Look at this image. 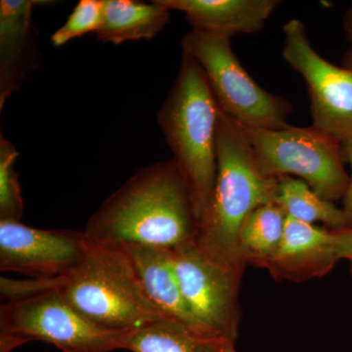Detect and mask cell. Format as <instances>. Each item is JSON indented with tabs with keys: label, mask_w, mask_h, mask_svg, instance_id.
<instances>
[{
	"label": "cell",
	"mask_w": 352,
	"mask_h": 352,
	"mask_svg": "<svg viewBox=\"0 0 352 352\" xmlns=\"http://www.w3.org/2000/svg\"><path fill=\"white\" fill-rule=\"evenodd\" d=\"M103 21L104 0H80L65 24L51 36V43L60 47L89 32L97 34Z\"/></svg>",
	"instance_id": "obj_20"
},
{
	"label": "cell",
	"mask_w": 352,
	"mask_h": 352,
	"mask_svg": "<svg viewBox=\"0 0 352 352\" xmlns=\"http://www.w3.org/2000/svg\"><path fill=\"white\" fill-rule=\"evenodd\" d=\"M197 219L175 160L140 168L88 219L85 233L115 244L173 248L193 240Z\"/></svg>",
	"instance_id": "obj_2"
},
{
	"label": "cell",
	"mask_w": 352,
	"mask_h": 352,
	"mask_svg": "<svg viewBox=\"0 0 352 352\" xmlns=\"http://www.w3.org/2000/svg\"><path fill=\"white\" fill-rule=\"evenodd\" d=\"M170 11L157 0H104V21L97 32L102 43L122 44L152 39L170 22Z\"/></svg>",
	"instance_id": "obj_15"
},
{
	"label": "cell",
	"mask_w": 352,
	"mask_h": 352,
	"mask_svg": "<svg viewBox=\"0 0 352 352\" xmlns=\"http://www.w3.org/2000/svg\"><path fill=\"white\" fill-rule=\"evenodd\" d=\"M170 252L183 296L197 320L217 339L235 342L243 275L208 261L192 240L173 248Z\"/></svg>",
	"instance_id": "obj_9"
},
{
	"label": "cell",
	"mask_w": 352,
	"mask_h": 352,
	"mask_svg": "<svg viewBox=\"0 0 352 352\" xmlns=\"http://www.w3.org/2000/svg\"><path fill=\"white\" fill-rule=\"evenodd\" d=\"M219 113L200 65L182 52L179 71L157 120L188 186L198 221L210 204L217 179Z\"/></svg>",
	"instance_id": "obj_4"
},
{
	"label": "cell",
	"mask_w": 352,
	"mask_h": 352,
	"mask_svg": "<svg viewBox=\"0 0 352 352\" xmlns=\"http://www.w3.org/2000/svg\"><path fill=\"white\" fill-rule=\"evenodd\" d=\"M184 14L194 31L232 38L263 31L279 0H157Z\"/></svg>",
	"instance_id": "obj_13"
},
{
	"label": "cell",
	"mask_w": 352,
	"mask_h": 352,
	"mask_svg": "<svg viewBox=\"0 0 352 352\" xmlns=\"http://www.w3.org/2000/svg\"><path fill=\"white\" fill-rule=\"evenodd\" d=\"M217 154L214 192L192 242L208 261L243 275L241 230L256 208L276 201L278 179L264 175L244 129L221 110Z\"/></svg>",
	"instance_id": "obj_3"
},
{
	"label": "cell",
	"mask_w": 352,
	"mask_h": 352,
	"mask_svg": "<svg viewBox=\"0 0 352 352\" xmlns=\"http://www.w3.org/2000/svg\"><path fill=\"white\" fill-rule=\"evenodd\" d=\"M342 28L347 41L352 44V2L342 17Z\"/></svg>",
	"instance_id": "obj_23"
},
{
	"label": "cell",
	"mask_w": 352,
	"mask_h": 352,
	"mask_svg": "<svg viewBox=\"0 0 352 352\" xmlns=\"http://www.w3.org/2000/svg\"><path fill=\"white\" fill-rule=\"evenodd\" d=\"M120 245L131 258L146 294L166 318L179 322L201 335L219 340L199 323L187 305L173 267L170 249L138 244Z\"/></svg>",
	"instance_id": "obj_14"
},
{
	"label": "cell",
	"mask_w": 352,
	"mask_h": 352,
	"mask_svg": "<svg viewBox=\"0 0 352 352\" xmlns=\"http://www.w3.org/2000/svg\"><path fill=\"white\" fill-rule=\"evenodd\" d=\"M32 289L57 292L78 314L106 330L126 332L168 319L146 294L122 245L89 236L82 259L61 276L0 280L4 298Z\"/></svg>",
	"instance_id": "obj_1"
},
{
	"label": "cell",
	"mask_w": 352,
	"mask_h": 352,
	"mask_svg": "<svg viewBox=\"0 0 352 352\" xmlns=\"http://www.w3.org/2000/svg\"><path fill=\"white\" fill-rule=\"evenodd\" d=\"M342 66L352 71V44L349 50L346 51V54H344V60H342Z\"/></svg>",
	"instance_id": "obj_24"
},
{
	"label": "cell",
	"mask_w": 352,
	"mask_h": 352,
	"mask_svg": "<svg viewBox=\"0 0 352 352\" xmlns=\"http://www.w3.org/2000/svg\"><path fill=\"white\" fill-rule=\"evenodd\" d=\"M283 58L300 74L309 95L312 126L342 144L352 141V71L322 57L310 43L302 21L283 27Z\"/></svg>",
	"instance_id": "obj_8"
},
{
	"label": "cell",
	"mask_w": 352,
	"mask_h": 352,
	"mask_svg": "<svg viewBox=\"0 0 352 352\" xmlns=\"http://www.w3.org/2000/svg\"><path fill=\"white\" fill-rule=\"evenodd\" d=\"M226 342L201 335L179 322L163 319L122 333L120 349L131 352H221Z\"/></svg>",
	"instance_id": "obj_16"
},
{
	"label": "cell",
	"mask_w": 352,
	"mask_h": 352,
	"mask_svg": "<svg viewBox=\"0 0 352 352\" xmlns=\"http://www.w3.org/2000/svg\"><path fill=\"white\" fill-rule=\"evenodd\" d=\"M44 3L38 0L0 1V112L41 64L32 10Z\"/></svg>",
	"instance_id": "obj_11"
},
{
	"label": "cell",
	"mask_w": 352,
	"mask_h": 352,
	"mask_svg": "<svg viewBox=\"0 0 352 352\" xmlns=\"http://www.w3.org/2000/svg\"><path fill=\"white\" fill-rule=\"evenodd\" d=\"M124 332L98 327L53 289H32L6 298L0 307V352L31 342L63 352H112Z\"/></svg>",
	"instance_id": "obj_5"
},
{
	"label": "cell",
	"mask_w": 352,
	"mask_h": 352,
	"mask_svg": "<svg viewBox=\"0 0 352 352\" xmlns=\"http://www.w3.org/2000/svg\"><path fill=\"white\" fill-rule=\"evenodd\" d=\"M351 270H352V263H351Z\"/></svg>",
	"instance_id": "obj_26"
},
{
	"label": "cell",
	"mask_w": 352,
	"mask_h": 352,
	"mask_svg": "<svg viewBox=\"0 0 352 352\" xmlns=\"http://www.w3.org/2000/svg\"><path fill=\"white\" fill-rule=\"evenodd\" d=\"M339 261L331 229L288 217L281 244L265 268L278 280L302 282L324 276Z\"/></svg>",
	"instance_id": "obj_12"
},
{
	"label": "cell",
	"mask_w": 352,
	"mask_h": 352,
	"mask_svg": "<svg viewBox=\"0 0 352 352\" xmlns=\"http://www.w3.org/2000/svg\"><path fill=\"white\" fill-rule=\"evenodd\" d=\"M288 217L276 201L254 210L240 234V248L247 264L265 268L283 238Z\"/></svg>",
	"instance_id": "obj_18"
},
{
	"label": "cell",
	"mask_w": 352,
	"mask_h": 352,
	"mask_svg": "<svg viewBox=\"0 0 352 352\" xmlns=\"http://www.w3.org/2000/svg\"><path fill=\"white\" fill-rule=\"evenodd\" d=\"M342 151H344V160L351 168V182H349L346 195L342 198L344 199L342 210L346 212L349 226H352V141L342 144Z\"/></svg>",
	"instance_id": "obj_22"
},
{
	"label": "cell",
	"mask_w": 352,
	"mask_h": 352,
	"mask_svg": "<svg viewBox=\"0 0 352 352\" xmlns=\"http://www.w3.org/2000/svg\"><path fill=\"white\" fill-rule=\"evenodd\" d=\"M182 52L200 65L220 110L244 127L280 129L289 126L293 105L259 87L236 56L231 39L206 32H187Z\"/></svg>",
	"instance_id": "obj_7"
},
{
	"label": "cell",
	"mask_w": 352,
	"mask_h": 352,
	"mask_svg": "<svg viewBox=\"0 0 352 352\" xmlns=\"http://www.w3.org/2000/svg\"><path fill=\"white\" fill-rule=\"evenodd\" d=\"M332 233L338 258L347 259L352 263V226L332 230Z\"/></svg>",
	"instance_id": "obj_21"
},
{
	"label": "cell",
	"mask_w": 352,
	"mask_h": 352,
	"mask_svg": "<svg viewBox=\"0 0 352 352\" xmlns=\"http://www.w3.org/2000/svg\"><path fill=\"white\" fill-rule=\"evenodd\" d=\"M276 201L289 219L309 224L322 222L331 230L351 226L342 208L322 198L300 178L288 175L278 178Z\"/></svg>",
	"instance_id": "obj_17"
},
{
	"label": "cell",
	"mask_w": 352,
	"mask_h": 352,
	"mask_svg": "<svg viewBox=\"0 0 352 352\" xmlns=\"http://www.w3.org/2000/svg\"><path fill=\"white\" fill-rule=\"evenodd\" d=\"M221 352H237L235 349V342H226L222 347Z\"/></svg>",
	"instance_id": "obj_25"
},
{
	"label": "cell",
	"mask_w": 352,
	"mask_h": 352,
	"mask_svg": "<svg viewBox=\"0 0 352 352\" xmlns=\"http://www.w3.org/2000/svg\"><path fill=\"white\" fill-rule=\"evenodd\" d=\"M242 127L264 175L276 179L286 175L300 177L333 203L346 195L351 176L344 168L342 144L337 139L314 126Z\"/></svg>",
	"instance_id": "obj_6"
},
{
	"label": "cell",
	"mask_w": 352,
	"mask_h": 352,
	"mask_svg": "<svg viewBox=\"0 0 352 352\" xmlns=\"http://www.w3.org/2000/svg\"><path fill=\"white\" fill-rule=\"evenodd\" d=\"M20 153L12 142L0 134V221H20L24 201L15 170Z\"/></svg>",
	"instance_id": "obj_19"
},
{
	"label": "cell",
	"mask_w": 352,
	"mask_h": 352,
	"mask_svg": "<svg viewBox=\"0 0 352 352\" xmlns=\"http://www.w3.org/2000/svg\"><path fill=\"white\" fill-rule=\"evenodd\" d=\"M85 231L38 229L0 221V270L32 279L61 276L75 267L87 247Z\"/></svg>",
	"instance_id": "obj_10"
}]
</instances>
